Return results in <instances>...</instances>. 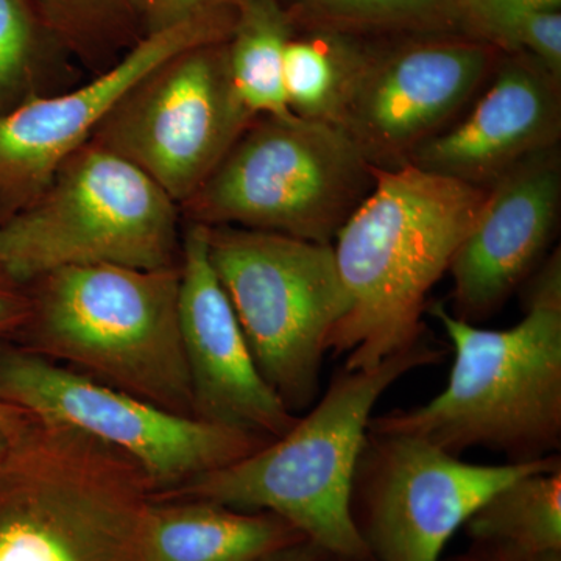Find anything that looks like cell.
Segmentation results:
<instances>
[{
	"mask_svg": "<svg viewBox=\"0 0 561 561\" xmlns=\"http://www.w3.org/2000/svg\"><path fill=\"white\" fill-rule=\"evenodd\" d=\"M373 173L370 194L332 243L350 308L328 351L345 354V370L376 367L424 342L430 291L478 224L490 191L412 164Z\"/></svg>",
	"mask_w": 561,
	"mask_h": 561,
	"instance_id": "6da1fadb",
	"label": "cell"
},
{
	"mask_svg": "<svg viewBox=\"0 0 561 561\" xmlns=\"http://www.w3.org/2000/svg\"><path fill=\"white\" fill-rule=\"evenodd\" d=\"M451 342L446 389L426 404L371 416L368 430L413 435L460 457L472 448L511 463L561 449V257L552 253L527 287L526 313L508 330H483L431 308Z\"/></svg>",
	"mask_w": 561,
	"mask_h": 561,
	"instance_id": "7a4b0ae2",
	"label": "cell"
},
{
	"mask_svg": "<svg viewBox=\"0 0 561 561\" xmlns=\"http://www.w3.org/2000/svg\"><path fill=\"white\" fill-rule=\"evenodd\" d=\"M446 353L426 341L364 370L341 368L294 427L243 459L153 500H201L268 512L332 556L368 559L350 513L354 470L383 393Z\"/></svg>",
	"mask_w": 561,
	"mask_h": 561,
	"instance_id": "3957f363",
	"label": "cell"
},
{
	"mask_svg": "<svg viewBox=\"0 0 561 561\" xmlns=\"http://www.w3.org/2000/svg\"><path fill=\"white\" fill-rule=\"evenodd\" d=\"M179 267L79 265L27 284L31 312L11 341L94 381L195 419L180 324Z\"/></svg>",
	"mask_w": 561,
	"mask_h": 561,
	"instance_id": "277c9868",
	"label": "cell"
},
{
	"mask_svg": "<svg viewBox=\"0 0 561 561\" xmlns=\"http://www.w3.org/2000/svg\"><path fill=\"white\" fill-rule=\"evenodd\" d=\"M151 502L127 454L27 413L0 457V561H150Z\"/></svg>",
	"mask_w": 561,
	"mask_h": 561,
	"instance_id": "5b68a950",
	"label": "cell"
},
{
	"mask_svg": "<svg viewBox=\"0 0 561 561\" xmlns=\"http://www.w3.org/2000/svg\"><path fill=\"white\" fill-rule=\"evenodd\" d=\"M180 217L149 175L87 142L31 205L0 225V257L24 284L79 265L179 267Z\"/></svg>",
	"mask_w": 561,
	"mask_h": 561,
	"instance_id": "8992f818",
	"label": "cell"
},
{
	"mask_svg": "<svg viewBox=\"0 0 561 561\" xmlns=\"http://www.w3.org/2000/svg\"><path fill=\"white\" fill-rule=\"evenodd\" d=\"M373 184V165L337 125L256 117L180 213L203 227L332 243Z\"/></svg>",
	"mask_w": 561,
	"mask_h": 561,
	"instance_id": "52a82bcc",
	"label": "cell"
},
{
	"mask_svg": "<svg viewBox=\"0 0 561 561\" xmlns=\"http://www.w3.org/2000/svg\"><path fill=\"white\" fill-rule=\"evenodd\" d=\"M208 228L210 265L262 378L295 415L319 397L331 332L348 311L332 243Z\"/></svg>",
	"mask_w": 561,
	"mask_h": 561,
	"instance_id": "ba28073f",
	"label": "cell"
},
{
	"mask_svg": "<svg viewBox=\"0 0 561 561\" xmlns=\"http://www.w3.org/2000/svg\"><path fill=\"white\" fill-rule=\"evenodd\" d=\"M0 401L127 454L153 497L264 448L268 438L164 411L16 345H0Z\"/></svg>",
	"mask_w": 561,
	"mask_h": 561,
	"instance_id": "9c48e42d",
	"label": "cell"
},
{
	"mask_svg": "<svg viewBox=\"0 0 561 561\" xmlns=\"http://www.w3.org/2000/svg\"><path fill=\"white\" fill-rule=\"evenodd\" d=\"M559 467L560 454L468 463L423 438L368 430L351 485V519L371 561H442L454 534L496 491Z\"/></svg>",
	"mask_w": 561,
	"mask_h": 561,
	"instance_id": "30bf717a",
	"label": "cell"
},
{
	"mask_svg": "<svg viewBox=\"0 0 561 561\" xmlns=\"http://www.w3.org/2000/svg\"><path fill=\"white\" fill-rule=\"evenodd\" d=\"M227 43L181 51L151 70L88 142L130 161L183 205L254 121L232 87Z\"/></svg>",
	"mask_w": 561,
	"mask_h": 561,
	"instance_id": "8fae6325",
	"label": "cell"
},
{
	"mask_svg": "<svg viewBox=\"0 0 561 561\" xmlns=\"http://www.w3.org/2000/svg\"><path fill=\"white\" fill-rule=\"evenodd\" d=\"M236 20L238 7H225L147 33L90 83L61 94L32 95L0 113V225L38 197L138 81L181 51L227 43Z\"/></svg>",
	"mask_w": 561,
	"mask_h": 561,
	"instance_id": "7c38bea8",
	"label": "cell"
},
{
	"mask_svg": "<svg viewBox=\"0 0 561 561\" xmlns=\"http://www.w3.org/2000/svg\"><path fill=\"white\" fill-rule=\"evenodd\" d=\"M496 61L497 47L465 33L371 49L337 127L373 168H401L465 108Z\"/></svg>",
	"mask_w": 561,
	"mask_h": 561,
	"instance_id": "4fadbf2b",
	"label": "cell"
},
{
	"mask_svg": "<svg viewBox=\"0 0 561 561\" xmlns=\"http://www.w3.org/2000/svg\"><path fill=\"white\" fill-rule=\"evenodd\" d=\"M180 324L195 419L268 440L294 427L295 415L257 370L234 309L208 253V228L187 225L181 241Z\"/></svg>",
	"mask_w": 561,
	"mask_h": 561,
	"instance_id": "5bb4252c",
	"label": "cell"
},
{
	"mask_svg": "<svg viewBox=\"0 0 561 561\" xmlns=\"http://www.w3.org/2000/svg\"><path fill=\"white\" fill-rule=\"evenodd\" d=\"M559 147L519 162L490 187L449 265L454 317L478 324L500 311L545 256L559 221Z\"/></svg>",
	"mask_w": 561,
	"mask_h": 561,
	"instance_id": "9a60e30c",
	"label": "cell"
},
{
	"mask_svg": "<svg viewBox=\"0 0 561 561\" xmlns=\"http://www.w3.org/2000/svg\"><path fill=\"white\" fill-rule=\"evenodd\" d=\"M494 73L470 114L421 144L408 164L490 190L519 162L557 147L561 80L524 51H512Z\"/></svg>",
	"mask_w": 561,
	"mask_h": 561,
	"instance_id": "2e32d148",
	"label": "cell"
},
{
	"mask_svg": "<svg viewBox=\"0 0 561 561\" xmlns=\"http://www.w3.org/2000/svg\"><path fill=\"white\" fill-rule=\"evenodd\" d=\"M306 540L286 519L201 500H153L150 561H256Z\"/></svg>",
	"mask_w": 561,
	"mask_h": 561,
	"instance_id": "e0dca14e",
	"label": "cell"
},
{
	"mask_svg": "<svg viewBox=\"0 0 561 561\" xmlns=\"http://www.w3.org/2000/svg\"><path fill=\"white\" fill-rule=\"evenodd\" d=\"M461 529L471 548L518 561L561 551V467L508 483L483 502Z\"/></svg>",
	"mask_w": 561,
	"mask_h": 561,
	"instance_id": "ac0fdd59",
	"label": "cell"
},
{
	"mask_svg": "<svg viewBox=\"0 0 561 561\" xmlns=\"http://www.w3.org/2000/svg\"><path fill=\"white\" fill-rule=\"evenodd\" d=\"M371 47L359 36L312 24L284 51V91L295 116L337 125Z\"/></svg>",
	"mask_w": 561,
	"mask_h": 561,
	"instance_id": "d6986e66",
	"label": "cell"
},
{
	"mask_svg": "<svg viewBox=\"0 0 561 561\" xmlns=\"http://www.w3.org/2000/svg\"><path fill=\"white\" fill-rule=\"evenodd\" d=\"M294 16L279 0H243L227 43L232 87L250 116H295L284 91V51Z\"/></svg>",
	"mask_w": 561,
	"mask_h": 561,
	"instance_id": "ffe728a7",
	"label": "cell"
},
{
	"mask_svg": "<svg viewBox=\"0 0 561 561\" xmlns=\"http://www.w3.org/2000/svg\"><path fill=\"white\" fill-rule=\"evenodd\" d=\"M312 24L353 33L468 32L459 0H295ZM472 36V35H471Z\"/></svg>",
	"mask_w": 561,
	"mask_h": 561,
	"instance_id": "44dd1931",
	"label": "cell"
},
{
	"mask_svg": "<svg viewBox=\"0 0 561 561\" xmlns=\"http://www.w3.org/2000/svg\"><path fill=\"white\" fill-rule=\"evenodd\" d=\"M50 38L90 65L142 38L130 0H32Z\"/></svg>",
	"mask_w": 561,
	"mask_h": 561,
	"instance_id": "7402d4cb",
	"label": "cell"
},
{
	"mask_svg": "<svg viewBox=\"0 0 561 561\" xmlns=\"http://www.w3.org/2000/svg\"><path fill=\"white\" fill-rule=\"evenodd\" d=\"M50 41L32 0H0V113L38 94L41 58Z\"/></svg>",
	"mask_w": 561,
	"mask_h": 561,
	"instance_id": "603a6c76",
	"label": "cell"
},
{
	"mask_svg": "<svg viewBox=\"0 0 561 561\" xmlns=\"http://www.w3.org/2000/svg\"><path fill=\"white\" fill-rule=\"evenodd\" d=\"M472 36L497 49L524 51L561 80V11L511 9L472 25Z\"/></svg>",
	"mask_w": 561,
	"mask_h": 561,
	"instance_id": "cb8c5ba5",
	"label": "cell"
},
{
	"mask_svg": "<svg viewBox=\"0 0 561 561\" xmlns=\"http://www.w3.org/2000/svg\"><path fill=\"white\" fill-rule=\"evenodd\" d=\"M243 0H130L142 35L162 31L203 11L239 7Z\"/></svg>",
	"mask_w": 561,
	"mask_h": 561,
	"instance_id": "d4e9b609",
	"label": "cell"
},
{
	"mask_svg": "<svg viewBox=\"0 0 561 561\" xmlns=\"http://www.w3.org/2000/svg\"><path fill=\"white\" fill-rule=\"evenodd\" d=\"M31 295L0 257V342L13 339L28 319Z\"/></svg>",
	"mask_w": 561,
	"mask_h": 561,
	"instance_id": "484cf974",
	"label": "cell"
},
{
	"mask_svg": "<svg viewBox=\"0 0 561 561\" xmlns=\"http://www.w3.org/2000/svg\"><path fill=\"white\" fill-rule=\"evenodd\" d=\"M467 20L468 32L472 35V25L482 18L511 9L560 10L561 0H459Z\"/></svg>",
	"mask_w": 561,
	"mask_h": 561,
	"instance_id": "4316f807",
	"label": "cell"
},
{
	"mask_svg": "<svg viewBox=\"0 0 561 561\" xmlns=\"http://www.w3.org/2000/svg\"><path fill=\"white\" fill-rule=\"evenodd\" d=\"M323 553L324 551H321L319 546L313 545L312 541L301 540L256 561H317Z\"/></svg>",
	"mask_w": 561,
	"mask_h": 561,
	"instance_id": "83f0119b",
	"label": "cell"
},
{
	"mask_svg": "<svg viewBox=\"0 0 561 561\" xmlns=\"http://www.w3.org/2000/svg\"><path fill=\"white\" fill-rule=\"evenodd\" d=\"M442 561H518L511 557L500 556V553L482 551V549L471 548L459 556L449 557Z\"/></svg>",
	"mask_w": 561,
	"mask_h": 561,
	"instance_id": "f1b7e54d",
	"label": "cell"
},
{
	"mask_svg": "<svg viewBox=\"0 0 561 561\" xmlns=\"http://www.w3.org/2000/svg\"><path fill=\"white\" fill-rule=\"evenodd\" d=\"M27 413L20 411L7 402L0 401V423L9 424L11 427H18L25 420Z\"/></svg>",
	"mask_w": 561,
	"mask_h": 561,
	"instance_id": "f546056e",
	"label": "cell"
},
{
	"mask_svg": "<svg viewBox=\"0 0 561 561\" xmlns=\"http://www.w3.org/2000/svg\"><path fill=\"white\" fill-rule=\"evenodd\" d=\"M25 419H27V416H25ZM22 423H24V421H22ZM18 427H11L9 424L0 423V457H2L3 453L9 448L11 437H13L14 431H16Z\"/></svg>",
	"mask_w": 561,
	"mask_h": 561,
	"instance_id": "4dcf8cb0",
	"label": "cell"
},
{
	"mask_svg": "<svg viewBox=\"0 0 561 561\" xmlns=\"http://www.w3.org/2000/svg\"><path fill=\"white\" fill-rule=\"evenodd\" d=\"M317 561H371L370 559H353V557L332 556V553L324 552Z\"/></svg>",
	"mask_w": 561,
	"mask_h": 561,
	"instance_id": "1f68e13d",
	"label": "cell"
},
{
	"mask_svg": "<svg viewBox=\"0 0 561 561\" xmlns=\"http://www.w3.org/2000/svg\"><path fill=\"white\" fill-rule=\"evenodd\" d=\"M529 561H561V551L541 553Z\"/></svg>",
	"mask_w": 561,
	"mask_h": 561,
	"instance_id": "d6a6232c",
	"label": "cell"
}]
</instances>
